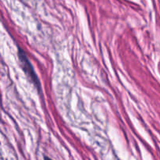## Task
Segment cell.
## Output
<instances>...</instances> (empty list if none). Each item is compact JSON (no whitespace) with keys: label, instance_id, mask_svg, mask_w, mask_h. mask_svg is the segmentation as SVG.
<instances>
[{"label":"cell","instance_id":"1","mask_svg":"<svg viewBox=\"0 0 160 160\" xmlns=\"http://www.w3.org/2000/svg\"><path fill=\"white\" fill-rule=\"evenodd\" d=\"M18 58L19 60H20V65H21L24 73H26L27 76L30 78V80L32 81L34 86L39 91L41 88V85L38 78L37 74H36L35 71H34L32 64H31L29 59L27 56L26 53L24 52V51L20 47H18Z\"/></svg>","mask_w":160,"mask_h":160},{"label":"cell","instance_id":"2","mask_svg":"<svg viewBox=\"0 0 160 160\" xmlns=\"http://www.w3.org/2000/svg\"><path fill=\"white\" fill-rule=\"evenodd\" d=\"M45 160H52V159H50V158L47 157V156H45Z\"/></svg>","mask_w":160,"mask_h":160}]
</instances>
